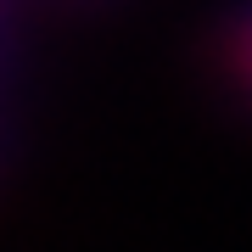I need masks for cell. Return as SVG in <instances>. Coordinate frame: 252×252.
Returning <instances> with one entry per match:
<instances>
[{"label": "cell", "instance_id": "1", "mask_svg": "<svg viewBox=\"0 0 252 252\" xmlns=\"http://www.w3.org/2000/svg\"><path fill=\"white\" fill-rule=\"evenodd\" d=\"M230 56H235V67L252 79V17L241 23V34H235V51H230Z\"/></svg>", "mask_w": 252, "mask_h": 252}]
</instances>
